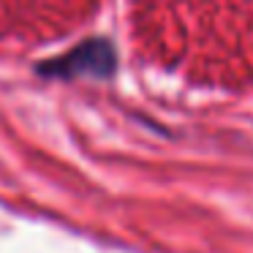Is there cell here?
Returning <instances> with one entry per match:
<instances>
[{"mask_svg": "<svg viewBox=\"0 0 253 253\" xmlns=\"http://www.w3.org/2000/svg\"><path fill=\"white\" fill-rule=\"evenodd\" d=\"M131 25L139 55L180 82L253 84V0H133Z\"/></svg>", "mask_w": 253, "mask_h": 253, "instance_id": "1", "label": "cell"}, {"mask_svg": "<svg viewBox=\"0 0 253 253\" xmlns=\"http://www.w3.org/2000/svg\"><path fill=\"white\" fill-rule=\"evenodd\" d=\"M98 0H0V39L41 41L63 39L87 22Z\"/></svg>", "mask_w": 253, "mask_h": 253, "instance_id": "2", "label": "cell"}]
</instances>
